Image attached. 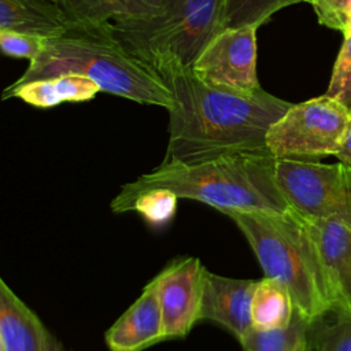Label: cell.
<instances>
[{
  "label": "cell",
  "instance_id": "6da1fadb",
  "mask_svg": "<svg viewBox=\"0 0 351 351\" xmlns=\"http://www.w3.org/2000/svg\"><path fill=\"white\" fill-rule=\"evenodd\" d=\"M173 96L165 163H196L226 154L266 151V134L291 103L263 89L240 93L210 86L191 69L170 64L156 70Z\"/></svg>",
  "mask_w": 351,
  "mask_h": 351
},
{
  "label": "cell",
  "instance_id": "7a4b0ae2",
  "mask_svg": "<svg viewBox=\"0 0 351 351\" xmlns=\"http://www.w3.org/2000/svg\"><path fill=\"white\" fill-rule=\"evenodd\" d=\"M62 74H80L97 84L100 90L140 104L173 107L165 81L128 52L104 25H69L60 34L48 37L40 53L11 85Z\"/></svg>",
  "mask_w": 351,
  "mask_h": 351
},
{
  "label": "cell",
  "instance_id": "3957f363",
  "mask_svg": "<svg viewBox=\"0 0 351 351\" xmlns=\"http://www.w3.org/2000/svg\"><path fill=\"white\" fill-rule=\"evenodd\" d=\"M277 158L269 151L226 154L196 163L162 162L121 191L165 188L178 199L206 203L218 211L282 213L291 207L277 178Z\"/></svg>",
  "mask_w": 351,
  "mask_h": 351
},
{
  "label": "cell",
  "instance_id": "277c9868",
  "mask_svg": "<svg viewBox=\"0 0 351 351\" xmlns=\"http://www.w3.org/2000/svg\"><path fill=\"white\" fill-rule=\"evenodd\" d=\"M248 240L266 277L289 291L295 311L310 322L333 310V295L307 218L292 206L282 213L225 210Z\"/></svg>",
  "mask_w": 351,
  "mask_h": 351
},
{
  "label": "cell",
  "instance_id": "5b68a950",
  "mask_svg": "<svg viewBox=\"0 0 351 351\" xmlns=\"http://www.w3.org/2000/svg\"><path fill=\"white\" fill-rule=\"evenodd\" d=\"M223 0H165L159 14L117 18L108 22L112 36L154 71L177 64L191 69L219 32Z\"/></svg>",
  "mask_w": 351,
  "mask_h": 351
},
{
  "label": "cell",
  "instance_id": "8992f818",
  "mask_svg": "<svg viewBox=\"0 0 351 351\" xmlns=\"http://www.w3.org/2000/svg\"><path fill=\"white\" fill-rule=\"evenodd\" d=\"M351 126V108L326 95L291 108L266 134L267 149L278 159L319 160L336 155Z\"/></svg>",
  "mask_w": 351,
  "mask_h": 351
},
{
  "label": "cell",
  "instance_id": "52a82bcc",
  "mask_svg": "<svg viewBox=\"0 0 351 351\" xmlns=\"http://www.w3.org/2000/svg\"><path fill=\"white\" fill-rule=\"evenodd\" d=\"M276 171L281 189L295 210L351 230L350 165L277 158Z\"/></svg>",
  "mask_w": 351,
  "mask_h": 351
},
{
  "label": "cell",
  "instance_id": "ba28073f",
  "mask_svg": "<svg viewBox=\"0 0 351 351\" xmlns=\"http://www.w3.org/2000/svg\"><path fill=\"white\" fill-rule=\"evenodd\" d=\"M256 29L219 30L191 66L202 82L240 93L261 90L256 77Z\"/></svg>",
  "mask_w": 351,
  "mask_h": 351
},
{
  "label": "cell",
  "instance_id": "9c48e42d",
  "mask_svg": "<svg viewBox=\"0 0 351 351\" xmlns=\"http://www.w3.org/2000/svg\"><path fill=\"white\" fill-rule=\"evenodd\" d=\"M206 267L199 258H176L156 276L165 340L184 339L199 322Z\"/></svg>",
  "mask_w": 351,
  "mask_h": 351
},
{
  "label": "cell",
  "instance_id": "30bf717a",
  "mask_svg": "<svg viewBox=\"0 0 351 351\" xmlns=\"http://www.w3.org/2000/svg\"><path fill=\"white\" fill-rule=\"evenodd\" d=\"M255 281L222 277L206 269L199 321L226 328L239 341L252 329L251 298Z\"/></svg>",
  "mask_w": 351,
  "mask_h": 351
},
{
  "label": "cell",
  "instance_id": "8fae6325",
  "mask_svg": "<svg viewBox=\"0 0 351 351\" xmlns=\"http://www.w3.org/2000/svg\"><path fill=\"white\" fill-rule=\"evenodd\" d=\"M104 340L110 351H143L165 340L156 276L106 330Z\"/></svg>",
  "mask_w": 351,
  "mask_h": 351
},
{
  "label": "cell",
  "instance_id": "7c38bea8",
  "mask_svg": "<svg viewBox=\"0 0 351 351\" xmlns=\"http://www.w3.org/2000/svg\"><path fill=\"white\" fill-rule=\"evenodd\" d=\"M304 217L317 241L330 284L332 311L337 315H351V230L333 221Z\"/></svg>",
  "mask_w": 351,
  "mask_h": 351
},
{
  "label": "cell",
  "instance_id": "4fadbf2b",
  "mask_svg": "<svg viewBox=\"0 0 351 351\" xmlns=\"http://www.w3.org/2000/svg\"><path fill=\"white\" fill-rule=\"evenodd\" d=\"M100 92L96 82L80 74H62L34 80L22 85H10L3 92V99L18 97L25 103L49 108L62 103L88 101Z\"/></svg>",
  "mask_w": 351,
  "mask_h": 351
},
{
  "label": "cell",
  "instance_id": "5bb4252c",
  "mask_svg": "<svg viewBox=\"0 0 351 351\" xmlns=\"http://www.w3.org/2000/svg\"><path fill=\"white\" fill-rule=\"evenodd\" d=\"M47 328L0 277V337L4 351H43Z\"/></svg>",
  "mask_w": 351,
  "mask_h": 351
},
{
  "label": "cell",
  "instance_id": "9a60e30c",
  "mask_svg": "<svg viewBox=\"0 0 351 351\" xmlns=\"http://www.w3.org/2000/svg\"><path fill=\"white\" fill-rule=\"evenodd\" d=\"M69 25H104L117 18L159 14L165 0H53Z\"/></svg>",
  "mask_w": 351,
  "mask_h": 351
},
{
  "label": "cell",
  "instance_id": "2e32d148",
  "mask_svg": "<svg viewBox=\"0 0 351 351\" xmlns=\"http://www.w3.org/2000/svg\"><path fill=\"white\" fill-rule=\"evenodd\" d=\"M69 26L53 0H0V30L60 34Z\"/></svg>",
  "mask_w": 351,
  "mask_h": 351
},
{
  "label": "cell",
  "instance_id": "e0dca14e",
  "mask_svg": "<svg viewBox=\"0 0 351 351\" xmlns=\"http://www.w3.org/2000/svg\"><path fill=\"white\" fill-rule=\"evenodd\" d=\"M295 313L288 288L278 280L255 281L251 298V324L255 330H274L289 325Z\"/></svg>",
  "mask_w": 351,
  "mask_h": 351
},
{
  "label": "cell",
  "instance_id": "ac0fdd59",
  "mask_svg": "<svg viewBox=\"0 0 351 351\" xmlns=\"http://www.w3.org/2000/svg\"><path fill=\"white\" fill-rule=\"evenodd\" d=\"M178 197L165 188H149L138 192L119 193L112 199L111 208L121 214L126 211H136L149 226H166L174 217Z\"/></svg>",
  "mask_w": 351,
  "mask_h": 351
},
{
  "label": "cell",
  "instance_id": "d6986e66",
  "mask_svg": "<svg viewBox=\"0 0 351 351\" xmlns=\"http://www.w3.org/2000/svg\"><path fill=\"white\" fill-rule=\"evenodd\" d=\"M310 325L308 319L295 311L288 326L274 330L251 329L240 344L244 351H307Z\"/></svg>",
  "mask_w": 351,
  "mask_h": 351
},
{
  "label": "cell",
  "instance_id": "ffe728a7",
  "mask_svg": "<svg viewBox=\"0 0 351 351\" xmlns=\"http://www.w3.org/2000/svg\"><path fill=\"white\" fill-rule=\"evenodd\" d=\"M300 1L303 0H223L219 30L247 26L258 29L276 11Z\"/></svg>",
  "mask_w": 351,
  "mask_h": 351
},
{
  "label": "cell",
  "instance_id": "44dd1931",
  "mask_svg": "<svg viewBox=\"0 0 351 351\" xmlns=\"http://www.w3.org/2000/svg\"><path fill=\"white\" fill-rule=\"evenodd\" d=\"M333 324L311 322L308 346L311 351H351V315H337Z\"/></svg>",
  "mask_w": 351,
  "mask_h": 351
},
{
  "label": "cell",
  "instance_id": "7402d4cb",
  "mask_svg": "<svg viewBox=\"0 0 351 351\" xmlns=\"http://www.w3.org/2000/svg\"><path fill=\"white\" fill-rule=\"evenodd\" d=\"M325 95L351 108V34L344 36Z\"/></svg>",
  "mask_w": 351,
  "mask_h": 351
},
{
  "label": "cell",
  "instance_id": "603a6c76",
  "mask_svg": "<svg viewBox=\"0 0 351 351\" xmlns=\"http://www.w3.org/2000/svg\"><path fill=\"white\" fill-rule=\"evenodd\" d=\"M48 37L16 30H0V51L11 58L32 62L44 48Z\"/></svg>",
  "mask_w": 351,
  "mask_h": 351
},
{
  "label": "cell",
  "instance_id": "cb8c5ba5",
  "mask_svg": "<svg viewBox=\"0 0 351 351\" xmlns=\"http://www.w3.org/2000/svg\"><path fill=\"white\" fill-rule=\"evenodd\" d=\"M310 4L321 25L351 34V0H311Z\"/></svg>",
  "mask_w": 351,
  "mask_h": 351
},
{
  "label": "cell",
  "instance_id": "d4e9b609",
  "mask_svg": "<svg viewBox=\"0 0 351 351\" xmlns=\"http://www.w3.org/2000/svg\"><path fill=\"white\" fill-rule=\"evenodd\" d=\"M340 162L347 163L351 166V126L348 129V133L346 136V140L341 145V148L339 149V152L335 155Z\"/></svg>",
  "mask_w": 351,
  "mask_h": 351
},
{
  "label": "cell",
  "instance_id": "484cf974",
  "mask_svg": "<svg viewBox=\"0 0 351 351\" xmlns=\"http://www.w3.org/2000/svg\"><path fill=\"white\" fill-rule=\"evenodd\" d=\"M43 351H69L60 341L56 339L49 330H47L44 343H43Z\"/></svg>",
  "mask_w": 351,
  "mask_h": 351
},
{
  "label": "cell",
  "instance_id": "4316f807",
  "mask_svg": "<svg viewBox=\"0 0 351 351\" xmlns=\"http://www.w3.org/2000/svg\"><path fill=\"white\" fill-rule=\"evenodd\" d=\"M0 351H4V346H3V341H1V337H0Z\"/></svg>",
  "mask_w": 351,
  "mask_h": 351
},
{
  "label": "cell",
  "instance_id": "83f0119b",
  "mask_svg": "<svg viewBox=\"0 0 351 351\" xmlns=\"http://www.w3.org/2000/svg\"><path fill=\"white\" fill-rule=\"evenodd\" d=\"M303 1H307V3H311V0H303Z\"/></svg>",
  "mask_w": 351,
  "mask_h": 351
},
{
  "label": "cell",
  "instance_id": "f1b7e54d",
  "mask_svg": "<svg viewBox=\"0 0 351 351\" xmlns=\"http://www.w3.org/2000/svg\"><path fill=\"white\" fill-rule=\"evenodd\" d=\"M307 351H311V348H310V347H308V350H307Z\"/></svg>",
  "mask_w": 351,
  "mask_h": 351
}]
</instances>
